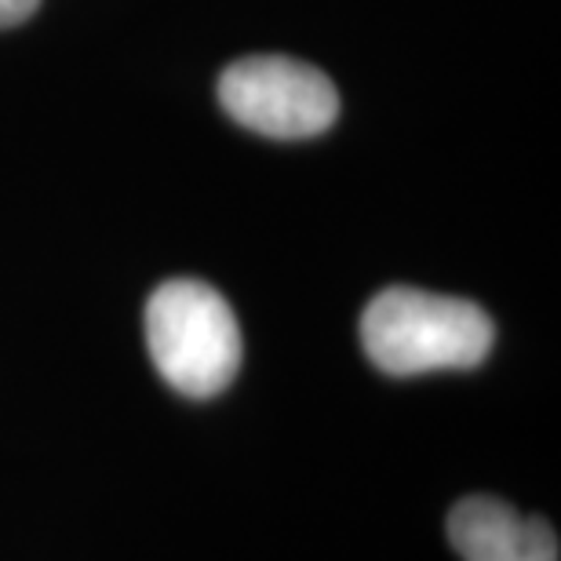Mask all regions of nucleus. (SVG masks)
I'll return each instance as SVG.
<instances>
[{"label": "nucleus", "mask_w": 561, "mask_h": 561, "mask_svg": "<svg viewBox=\"0 0 561 561\" xmlns=\"http://www.w3.org/2000/svg\"><path fill=\"white\" fill-rule=\"evenodd\" d=\"M496 329L478 302L423 288H387L362 313V343L379 373L423 376L474 368L489 357Z\"/></svg>", "instance_id": "nucleus-1"}, {"label": "nucleus", "mask_w": 561, "mask_h": 561, "mask_svg": "<svg viewBox=\"0 0 561 561\" xmlns=\"http://www.w3.org/2000/svg\"><path fill=\"white\" fill-rule=\"evenodd\" d=\"M146 343L157 373L186 398H216L241 368V329L205 280H164L146 302Z\"/></svg>", "instance_id": "nucleus-2"}, {"label": "nucleus", "mask_w": 561, "mask_h": 561, "mask_svg": "<svg viewBox=\"0 0 561 561\" xmlns=\"http://www.w3.org/2000/svg\"><path fill=\"white\" fill-rule=\"evenodd\" d=\"M219 103L266 139H313L340 117V92L318 66L288 55H249L219 77Z\"/></svg>", "instance_id": "nucleus-3"}, {"label": "nucleus", "mask_w": 561, "mask_h": 561, "mask_svg": "<svg viewBox=\"0 0 561 561\" xmlns=\"http://www.w3.org/2000/svg\"><path fill=\"white\" fill-rule=\"evenodd\" d=\"M448 540L463 561H558L551 525L496 496L459 500L448 514Z\"/></svg>", "instance_id": "nucleus-4"}, {"label": "nucleus", "mask_w": 561, "mask_h": 561, "mask_svg": "<svg viewBox=\"0 0 561 561\" xmlns=\"http://www.w3.org/2000/svg\"><path fill=\"white\" fill-rule=\"evenodd\" d=\"M41 0H0V30H11L19 22H26L37 11Z\"/></svg>", "instance_id": "nucleus-5"}]
</instances>
